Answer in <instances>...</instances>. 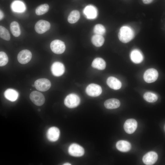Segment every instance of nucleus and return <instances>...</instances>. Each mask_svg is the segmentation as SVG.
Masks as SVG:
<instances>
[{"label":"nucleus","mask_w":165,"mask_h":165,"mask_svg":"<svg viewBox=\"0 0 165 165\" xmlns=\"http://www.w3.org/2000/svg\"><path fill=\"white\" fill-rule=\"evenodd\" d=\"M118 36L120 41L126 43L133 38L134 33L132 29L129 27L123 26L120 28Z\"/></svg>","instance_id":"f257e3e1"},{"label":"nucleus","mask_w":165,"mask_h":165,"mask_svg":"<svg viewBox=\"0 0 165 165\" xmlns=\"http://www.w3.org/2000/svg\"><path fill=\"white\" fill-rule=\"evenodd\" d=\"M80 103L79 97L75 94H71L67 95L64 100L65 105L69 108H73L77 107Z\"/></svg>","instance_id":"f03ea898"},{"label":"nucleus","mask_w":165,"mask_h":165,"mask_svg":"<svg viewBox=\"0 0 165 165\" xmlns=\"http://www.w3.org/2000/svg\"><path fill=\"white\" fill-rule=\"evenodd\" d=\"M34 85L37 90L42 92L48 90L51 86L50 80L46 78H41L35 81Z\"/></svg>","instance_id":"7ed1b4c3"},{"label":"nucleus","mask_w":165,"mask_h":165,"mask_svg":"<svg viewBox=\"0 0 165 165\" xmlns=\"http://www.w3.org/2000/svg\"><path fill=\"white\" fill-rule=\"evenodd\" d=\"M50 47L52 52L57 54L62 53L65 49L64 42L57 39L54 40L51 42Z\"/></svg>","instance_id":"20e7f679"},{"label":"nucleus","mask_w":165,"mask_h":165,"mask_svg":"<svg viewBox=\"0 0 165 165\" xmlns=\"http://www.w3.org/2000/svg\"><path fill=\"white\" fill-rule=\"evenodd\" d=\"M30 98L34 104L38 106L42 105L45 102L44 95L41 92L37 91H33L31 93Z\"/></svg>","instance_id":"39448f33"},{"label":"nucleus","mask_w":165,"mask_h":165,"mask_svg":"<svg viewBox=\"0 0 165 165\" xmlns=\"http://www.w3.org/2000/svg\"><path fill=\"white\" fill-rule=\"evenodd\" d=\"M86 92L89 96L96 97L99 96L101 94L102 89L99 85L91 83L87 86L86 89Z\"/></svg>","instance_id":"423d86ee"},{"label":"nucleus","mask_w":165,"mask_h":165,"mask_svg":"<svg viewBox=\"0 0 165 165\" xmlns=\"http://www.w3.org/2000/svg\"><path fill=\"white\" fill-rule=\"evenodd\" d=\"M158 76V73L157 70L153 68H150L145 71L143 78L145 82L150 83L155 81Z\"/></svg>","instance_id":"0eeeda50"},{"label":"nucleus","mask_w":165,"mask_h":165,"mask_svg":"<svg viewBox=\"0 0 165 165\" xmlns=\"http://www.w3.org/2000/svg\"><path fill=\"white\" fill-rule=\"evenodd\" d=\"M68 152L70 155L75 157H80L83 155L84 153V148L79 145L73 143L69 146Z\"/></svg>","instance_id":"6e6552de"},{"label":"nucleus","mask_w":165,"mask_h":165,"mask_svg":"<svg viewBox=\"0 0 165 165\" xmlns=\"http://www.w3.org/2000/svg\"><path fill=\"white\" fill-rule=\"evenodd\" d=\"M50 24L48 21L44 20H40L36 23L35 29V31L38 34H43L50 28Z\"/></svg>","instance_id":"1a4fd4ad"},{"label":"nucleus","mask_w":165,"mask_h":165,"mask_svg":"<svg viewBox=\"0 0 165 165\" xmlns=\"http://www.w3.org/2000/svg\"><path fill=\"white\" fill-rule=\"evenodd\" d=\"M51 70L53 75L58 77L62 75L65 72V67L61 63L56 61L54 62L51 67Z\"/></svg>","instance_id":"9d476101"},{"label":"nucleus","mask_w":165,"mask_h":165,"mask_svg":"<svg viewBox=\"0 0 165 165\" xmlns=\"http://www.w3.org/2000/svg\"><path fill=\"white\" fill-rule=\"evenodd\" d=\"M32 57V53L29 50H24L21 51L17 55L18 62L21 64H25L28 63Z\"/></svg>","instance_id":"9b49d317"},{"label":"nucleus","mask_w":165,"mask_h":165,"mask_svg":"<svg viewBox=\"0 0 165 165\" xmlns=\"http://www.w3.org/2000/svg\"><path fill=\"white\" fill-rule=\"evenodd\" d=\"M137 127V122L134 119H127L124 125V129L126 132L128 134H132L136 130Z\"/></svg>","instance_id":"f8f14e48"},{"label":"nucleus","mask_w":165,"mask_h":165,"mask_svg":"<svg viewBox=\"0 0 165 165\" xmlns=\"http://www.w3.org/2000/svg\"><path fill=\"white\" fill-rule=\"evenodd\" d=\"M158 158V155L156 152L151 151L148 152L143 156L142 160L146 165H151L156 162Z\"/></svg>","instance_id":"ddd939ff"},{"label":"nucleus","mask_w":165,"mask_h":165,"mask_svg":"<svg viewBox=\"0 0 165 165\" xmlns=\"http://www.w3.org/2000/svg\"><path fill=\"white\" fill-rule=\"evenodd\" d=\"M83 13L86 18L90 20L95 19L97 15V9L92 5L86 6L84 8Z\"/></svg>","instance_id":"4468645a"},{"label":"nucleus","mask_w":165,"mask_h":165,"mask_svg":"<svg viewBox=\"0 0 165 165\" xmlns=\"http://www.w3.org/2000/svg\"><path fill=\"white\" fill-rule=\"evenodd\" d=\"M60 131L58 128L56 127H52L49 128L47 132L46 136L48 140L50 141L54 142L58 139Z\"/></svg>","instance_id":"2eb2a0df"},{"label":"nucleus","mask_w":165,"mask_h":165,"mask_svg":"<svg viewBox=\"0 0 165 165\" xmlns=\"http://www.w3.org/2000/svg\"><path fill=\"white\" fill-rule=\"evenodd\" d=\"M106 82L107 84L110 88L115 90L120 89L122 86L121 82L114 77L110 76L108 77Z\"/></svg>","instance_id":"dca6fc26"},{"label":"nucleus","mask_w":165,"mask_h":165,"mask_svg":"<svg viewBox=\"0 0 165 165\" xmlns=\"http://www.w3.org/2000/svg\"><path fill=\"white\" fill-rule=\"evenodd\" d=\"M4 96L8 100L13 102L17 99L19 94L16 90L14 89H8L5 91Z\"/></svg>","instance_id":"f3484780"},{"label":"nucleus","mask_w":165,"mask_h":165,"mask_svg":"<svg viewBox=\"0 0 165 165\" xmlns=\"http://www.w3.org/2000/svg\"><path fill=\"white\" fill-rule=\"evenodd\" d=\"M130 57L132 61L136 64L141 63L143 59L142 53L139 50L137 49L134 50L131 52Z\"/></svg>","instance_id":"a211bd4d"},{"label":"nucleus","mask_w":165,"mask_h":165,"mask_svg":"<svg viewBox=\"0 0 165 165\" xmlns=\"http://www.w3.org/2000/svg\"><path fill=\"white\" fill-rule=\"evenodd\" d=\"M116 146L117 149L122 152H128L131 148V145L129 142L122 140L117 142Z\"/></svg>","instance_id":"6ab92c4d"},{"label":"nucleus","mask_w":165,"mask_h":165,"mask_svg":"<svg viewBox=\"0 0 165 165\" xmlns=\"http://www.w3.org/2000/svg\"><path fill=\"white\" fill-rule=\"evenodd\" d=\"M119 100L116 98H111L106 100L104 103L105 107L108 109H113L118 108L120 105Z\"/></svg>","instance_id":"aec40b11"},{"label":"nucleus","mask_w":165,"mask_h":165,"mask_svg":"<svg viewBox=\"0 0 165 165\" xmlns=\"http://www.w3.org/2000/svg\"><path fill=\"white\" fill-rule=\"evenodd\" d=\"M106 66L105 61L102 58L97 57L95 59L92 63V66L100 70L104 69Z\"/></svg>","instance_id":"412c9836"},{"label":"nucleus","mask_w":165,"mask_h":165,"mask_svg":"<svg viewBox=\"0 0 165 165\" xmlns=\"http://www.w3.org/2000/svg\"><path fill=\"white\" fill-rule=\"evenodd\" d=\"M12 10L14 12L22 13L25 10L24 3L21 1H16L13 2L11 6Z\"/></svg>","instance_id":"4be33fe9"},{"label":"nucleus","mask_w":165,"mask_h":165,"mask_svg":"<svg viewBox=\"0 0 165 165\" xmlns=\"http://www.w3.org/2000/svg\"><path fill=\"white\" fill-rule=\"evenodd\" d=\"M91 40L93 44L98 47L102 46L105 41L104 38L102 35L97 34L93 36Z\"/></svg>","instance_id":"5701e85b"},{"label":"nucleus","mask_w":165,"mask_h":165,"mask_svg":"<svg viewBox=\"0 0 165 165\" xmlns=\"http://www.w3.org/2000/svg\"><path fill=\"white\" fill-rule=\"evenodd\" d=\"M80 17L79 12L77 10H74L70 13L68 18V20L70 23H75L78 20Z\"/></svg>","instance_id":"b1692460"},{"label":"nucleus","mask_w":165,"mask_h":165,"mask_svg":"<svg viewBox=\"0 0 165 165\" xmlns=\"http://www.w3.org/2000/svg\"><path fill=\"white\" fill-rule=\"evenodd\" d=\"M10 29L13 35L17 37L20 35V31L18 23L16 21H13L10 24Z\"/></svg>","instance_id":"393cba45"},{"label":"nucleus","mask_w":165,"mask_h":165,"mask_svg":"<svg viewBox=\"0 0 165 165\" xmlns=\"http://www.w3.org/2000/svg\"><path fill=\"white\" fill-rule=\"evenodd\" d=\"M144 99L146 101L150 103H153L157 101V96L155 94L151 92H147L143 95Z\"/></svg>","instance_id":"a878e982"},{"label":"nucleus","mask_w":165,"mask_h":165,"mask_svg":"<svg viewBox=\"0 0 165 165\" xmlns=\"http://www.w3.org/2000/svg\"><path fill=\"white\" fill-rule=\"evenodd\" d=\"M49 9V6L47 4H42L38 6L35 9V13L38 15H41L47 12Z\"/></svg>","instance_id":"bb28decb"},{"label":"nucleus","mask_w":165,"mask_h":165,"mask_svg":"<svg viewBox=\"0 0 165 165\" xmlns=\"http://www.w3.org/2000/svg\"><path fill=\"white\" fill-rule=\"evenodd\" d=\"M0 36L3 39L7 41L9 40L10 38L8 31L2 26H0Z\"/></svg>","instance_id":"cd10ccee"},{"label":"nucleus","mask_w":165,"mask_h":165,"mask_svg":"<svg viewBox=\"0 0 165 165\" xmlns=\"http://www.w3.org/2000/svg\"><path fill=\"white\" fill-rule=\"evenodd\" d=\"M105 29L104 26L100 24L96 25L94 28V31L95 34L103 35L105 32Z\"/></svg>","instance_id":"c85d7f7f"},{"label":"nucleus","mask_w":165,"mask_h":165,"mask_svg":"<svg viewBox=\"0 0 165 165\" xmlns=\"http://www.w3.org/2000/svg\"><path fill=\"white\" fill-rule=\"evenodd\" d=\"M8 62V58L5 53L3 51L0 52V66L5 65Z\"/></svg>","instance_id":"c756f323"},{"label":"nucleus","mask_w":165,"mask_h":165,"mask_svg":"<svg viewBox=\"0 0 165 165\" xmlns=\"http://www.w3.org/2000/svg\"><path fill=\"white\" fill-rule=\"evenodd\" d=\"M153 0H142L143 2L145 4H149L151 3Z\"/></svg>","instance_id":"7c9ffc66"},{"label":"nucleus","mask_w":165,"mask_h":165,"mask_svg":"<svg viewBox=\"0 0 165 165\" xmlns=\"http://www.w3.org/2000/svg\"><path fill=\"white\" fill-rule=\"evenodd\" d=\"M4 17V14L3 12L0 10V20H1Z\"/></svg>","instance_id":"2f4dec72"},{"label":"nucleus","mask_w":165,"mask_h":165,"mask_svg":"<svg viewBox=\"0 0 165 165\" xmlns=\"http://www.w3.org/2000/svg\"><path fill=\"white\" fill-rule=\"evenodd\" d=\"M64 165H70L71 164L69 163H67L63 164Z\"/></svg>","instance_id":"473e14b6"},{"label":"nucleus","mask_w":165,"mask_h":165,"mask_svg":"<svg viewBox=\"0 0 165 165\" xmlns=\"http://www.w3.org/2000/svg\"><path fill=\"white\" fill-rule=\"evenodd\" d=\"M32 86H35V85L34 84H32Z\"/></svg>","instance_id":"72a5a7b5"},{"label":"nucleus","mask_w":165,"mask_h":165,"mask_svg":"<svg viewBox=\"0 0 165 165\" xmlns=\"http://www.w3.org/2000/svg\"><path fill=\"white\" fill-rule=\"evenodd\" d=\"M38 110V111H40L41 110H40V109H39Z\"/></svg>","instance_id":"f704fd0d"},{"label":"nucleus","mask_w":165,"mask_h":165,"mask_svg":"<svg viewBox=\"0 0 165 165\" xmlns=\"http://www.w3.org/2000/svg\"><path fill=\"white\" fill-rule=\"evenodd\" d=\"M164 130L165 131V126H164Z\"/></svg>","instance_id":"c9c22d12"}]
</instances>
